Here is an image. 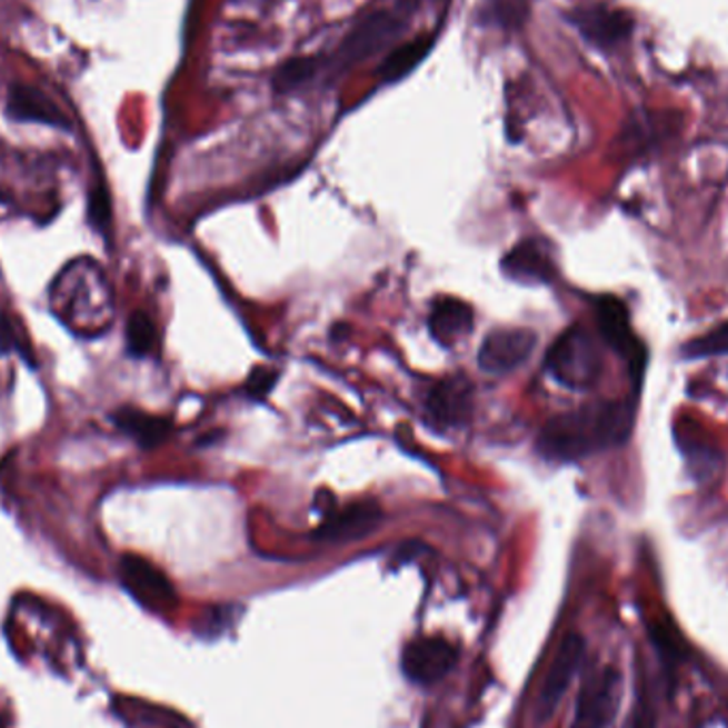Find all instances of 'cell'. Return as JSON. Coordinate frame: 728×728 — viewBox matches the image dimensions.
Returning a JSON list of instances; mask_svg holds the SVG:
<instances>
[{
    "label": "cell",
    "instance_id": "obj_1",
    "mask_svg": "<svg viewBox=\"0 0 728 728\" xmlns=\"http://www.w3.org/2000/svg\"><path fill=\"white\" fill-rule=\"evenodd\" d=\"M635 427V402L604 401L558 413L541 428L537 450L556 462H571L627 443Z\"/></svg>",
    "mask_w": 728,
    "mask_h": 728
},
{
    "label": "cell",
    "instance_id": "obj_2",
    "mask_svg": "<svg viewBox=\"0 0 728 728\" xmlns=\"http://www.w3.org/2000/svg\"><path fill=\"white\" fill-rule=\"evenodd\" d=\"M546 369L569 390H590L604 371V358L592 332L584 327L567 328L546 356Z\"/></svg>",
    "mask_w": 728,
    "mask_h": 728
},
{
    "label": "cell",
    "instance_id": "obj_3",
    "mask_svg": "<svg viewBox=\"0 0 728 728\" xmlns=\"http://www.w3.org/2000/svg\"><path fill=\"white\" fill-rule=\"evenodd\" d=\"M402 28L405 22L401 18L388 11H377L362 18L335 51V64L339 69H348L362 60L373 58L399 39Z\"/></svg>",
    "mask_w": 728,
    "mask_h": 728
},
{
    "label": "cell",
    "instance_id": "obj_4",
    "mask_svg": "<svg viewBox=\"0 0 728 728\" xmlns=\"http://www.w3.org/2000/svg\"><path fill=\"white\" fill-rule=\"evenodd\" d=\"M620 701V676L614 667L586 674L579 688L571 728H607Z\"/></svg>",
    "mask_w": 728,
    "mask_h": 728
},
{
    "label": "cell",
    "instance_id": "obj_5",
    "mask_svg": "<svg viewBox=\"0 0 728 728\" xmlns=\"http://www.w3.org/2000/svg\"><path fill=\"white\" fill-rule=\"evenodd\" d=\"M597 325H599V332H601L605 343L625 358L632 381L639 383L644 371H646L648 350L637 339V335L632 332L625 302L618 301L614 297L599 299V302H597Z\"/></svg>",
    "mask_w": 728,
    "mask_h": 728
},
{
    "label": "cell",
    "instance_id": "obj_6",
    "mask_svg": "<svg viewBox=\"0 0 728 728\" xmlns=\"http://www.w3.org/2000/svg\"><path fill=\"white\" fill-rule=\"evenodd\" d=\"M118 574L130 597L150 611L164 614L177 604L173 584L150 560L134 554H124L120 558Z\"/></svg>",
    "mask_w": 728,
    "mask_h": 728
},
{
    "label": "cell",
    "instance_id": "obj_7",
    "mask_svg": "<svg viewBox=\"0 0 728 728\" xmlns=\"http://www.w3.org/2000/svg\"><path fill=\"white\" fill-rule=\"evenodd\" d=\"M535 348L537 332L530 328H497L479 346V369L488 376H507L520 369Z\"/></svg>",
    "mask_w": 728,
    "mask_h": 728
},
{
    "label": "cell",
    "instance_id": "obj_8",
    "mask_svg": "<svg viewBox=\"0 0 728 728\" xmlns=\"http://www.w3.org/2000/svg\"><path fill=\"white\" fill-rule=\"evenodd\" d=\"M458 660V650L443 637H420L405 646L401 667L413 684H432L448 676Z\"/></svg>",
    "mask_w": 728,
    "mask_h": 728
},
{
    "label": "cell",
    "instance_id": "obj_9",
    "mask_svg": "<svg viewBox=\"0 0 728 728\" xmlns=\"http://www.w3.org/2000/svg\"><path fill=\"white\" fill-rule=\"evenodd\" d=\"M473 383L467 377H446L428 390V418L439 428L465 427L473 413Z\"/></svg>",
    "mask_w": 728,
    "mask_h": 728
},
{
    "label": "cell",
    "instance_id": "obj_10",
    "mask_svg": "<svg viewBox=\"0 0 728 728\" xmlns=\"http://www.w3.org/2000/svg\"><path fill=\"white\" fill-rule=\"evenodd\" d=\"M584 654H586V644H584L581 635L574 632V635L562 639L558 652L554 656L552 667H550L546 681L541 686V692H539V701H537V718L539 720L550 718L556 711V707L562 701L565 692L569 690L571 681L578 676Z\"/></svg>",
    "mask_w": 728,
    "mask_h": 728
},
{
    "label": "cell",
    "instance_id": "obj_11",
    "mask_svg": "<svg viewBox=\"0 0 728 728\" xmlns=\"http://www.w3.org/2000/svg\"><path fill=\"white\" fill-rule=\"evenodd\" d=\"M381 520L383 511L377 502H352L339 511H328L325 522L313 530V539L327 543H350L369 537L379 528Z\"/></svg>",
    "mask_w": 728,
    "mask_h": 728
},
{
    "label": "cell",
    "instance_id": "obj_12",
    "mask_svg": "<svg viewBox=\"0 0 728 728\" xmlns=\"http://www.w3.org/2000/svg\"><path fill=\"white\" fill-rule=\"evenodd\" d=\"M569 20L581 32V37L597 48H614L627 41L635 28L630 13L607 7L578 9L569 16Z\"/></svg>",
    "mask_w": 728,
    "mask_h": 728
},
{
    "label": "cell",
    "instance_id": "obj_13",
    "mask_svg": "<svg viewBox=\"0 0 728 728\" xmlns=\"http://www.w3.org/2000/svg\"><path fill=\"white\" fill-rule=\"evenodd\" d=\"M502 273L522 283H550L556 277L550 246L541 239H525L505 253Z\"/></svg>",
    "mask_w": 728,
    "mask_h": 728
},
{
    "label": "cell",
    "instance_id": "obj_14",
    "mask_svg": "<svg viewBox=\"0 0 728 728\" xmlns=\"http://www.w3.org/2000/svg\"><path fill=\"white\" fill-rule=\"evenodd\" d=\"M7 116L13 122H28V124L53 126V128H69L67 116L48 99L41 90L26 86V83H11L7 94Z\"/></svg>",
    "mask_w": 728,
    "mask_h": 728
},
{
    "label": "cell",
    "instance_id": "obj_15",
    "mask_svg": "<svg viewBox=\"0 0 728 728\" xmlns=\"http://www.w3.org/2000/svg\"><path fill=\"white\" fill-rule=\"evenodd\" d=\"M473 322H476V316H473V309L469 302L453 299V297H441L432 302V309L428 316V330L439 346L450 348L458 339H462L465 335L471 332Z\"/></svg>",
    "mask_w": 728,
    "mask_h": 728
},
{
    "label": "cell",
    "instance_id": "obj_16",
    "mask_svg": "<svg viewBox=\"0 0 728 728\" xmlns=\"http://www.w3.org/2000/svg\"><path fill=\"white\" fill-rule=\"evenodd\" d=\"M111 422L120 428L139 448L153 450L171 437L173 422L160 416H151L137 407H120L111 413Z\"/></svg>",
    "mask_w": 728,
    "mask_h": 728
},
{
    "label": "cell",
    "instance_id": "obj_17",
    "mask_svg": "<svg viewBox=\"0 0 728 728\" xmlns=\"http://www.w3.org/2000/svg\"><path fill=\"white\" fill-rule=\"evenodd\" d=\"M432 43H435L432 37H418V39L402 43L397 50L390 51L379 67L381 81L392 83V81H399L402 77L409 76L411 71H416V67L432 50Z\"/></svg>",
    "mask_w": 728,
    "mask_h": 728
},
{
    "label": "cell",
    "instance_id": "obj_18",
    "mask_svg": "<svg viewBox=\"0 0 728 728\" xmlns=\"http://www.w3.org/2000/svg\"><path fill=\"white\" fill-rule=\"evenodd\" d=\"M322 69H327V67L322 64L320 56L290 58L283 64H279V69L273 76V88H276V92H281V94L295 92L302 86H307Z\"/></svg>",
    "mask_w": 728,
    "mask_h": 728
},
{
    "label": "cell",
    "instance_id": "obj_19",
    "mask_svg": "<svg viewBox=\"0 0 728 728\" xmlns=\"http://www.w3.org/2000/svg\"><path fill=\"white\" fill-rule=\"evenodd\" d=\"M126 348L134 358H148L158 348V328L146 311H132L126 322Z\"/></svg>",
    "mask_w": 728,
    "mask_h": 728
},
{
    "label": "cell",
    "instance_id": "obj_20",
    "mask_svg": "<svg viewBox=\"0 0 728 728\" xmlns=\"http://www.w3.org/2000/svg\"><path fill=\"white\" fill-rule=\"evenodd\" d=\"M483 20L501 28H516L527 20V0H483Z\"/></svg>",
    "mask_w": 728,
    "mask_h": 728
},
{
    "label": "cell",
    "instance_id": "obj_21",
    "mask_svg": "<svg viewBox=\"0 0 728 728\" xmlns=\"http://www.w3.org/2000/svg\"><path fill=\"white\" fill-rule=\"evenodd\" d=\"M725 353H728V322L709 330L704 337H697V339L688 341L681 348V356L688 358V360L725 356Z\"/></svg>",
    "mask_w": 728,
    "mask_h": 728
},
{
    "label": "cell",
    "instance_id": "obj_22",
    "mask_svg": "<svg viewBox=\"0 0 728 728\" xmlns=\"http://www.w3.org/2000/svg\"><path fill=\"white\" fill-rule=\"evenodd\" d=\"M88 222L90 227L94 228L97 232L107 235L111 230V222H113V213H111V197L109 190L102 181H97L90 192H88Z\"/></svg>",
    "mask_w": 728,
    "mask_h": 728
},
{
    "label": "cell",
    "instance_id": "obj_23",
    "mask_svg": "<svg viewBox=\"0 0 728 728\" xmlns=\"http://www.w3.org/2000/svg\"><path fill=\"white\" fill-rule=\"evenodd\" d=\"M9 352L20 353L26 362H28V367H37V365H34V356H32L30 350H28L24 343H22L20 335L16 332L13 322H11L9 318L0 316V353Z\"/></svg>",
    "mask_w": 728,
    "mask_h": 728
},
{
    "label": "cell",
    "instance_id": "obj_24",
    "mask_svg": "<svg viewBox=\"0 0 728 728\" xmlns=\"http://www.w3.org/2000/svg\"><path fill=\"white\" fill-rule=\"evenodd\" d=\"M277 377L279 373L271 367H256L246 381L248 395L253 399H265L276 388Z\"/></svg>",
    "mask_w": 728,
    "mask_h": 728
},
{
    "label": "cell",
    "instance_id": "obj_25",
    "mask_svg": "<svg viewBox=\"0 0 728 728\" xmlns=\"http://www.w3.org/2000/svg\"><path fill=\"white\" fill-rule=\"evenodd\" d=\"M0 728H7V727H4V725H2V722H0Z\"/></svg>",
    "mask_w": 728,
    "mask_h": 728
}]
</instances>
